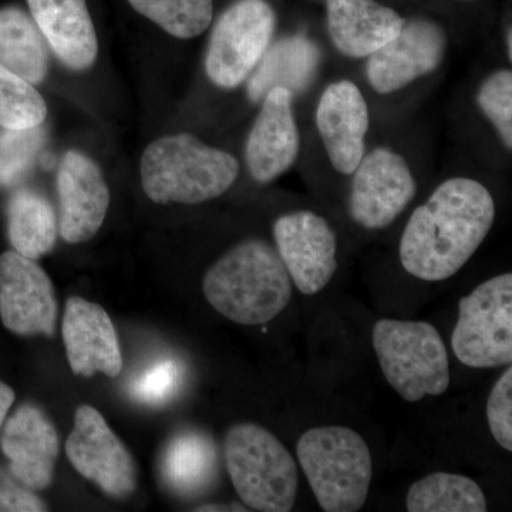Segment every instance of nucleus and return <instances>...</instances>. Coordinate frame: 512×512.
Instances as JSON below:
<instances>
[{"mask_svg": "<svg viewBox=\"0 0 512 512\" xmlns=\"http://www.w3.org/2000/svg\"><path fill=\"white\" fill-rule=\"evenodd\" d=\"M328 32L342 55L363 59L399 35L406 20L376 0H328Z\"/></svg>", "mask_w": 512, "mask_h": 512, "instance_id": "nucleus-20", "label": "nucleus"}, {"mask_svg": "<svg viewBox=\"0 0 512 512\" xmlns=\"http://www.w3.org/2000/svg\"><path fill=\"white\" fill-rule=\"evenodd\" d=\"M262 101L248 136L245 158L252 178L266 184L295 164L301 150V136L293 116L291 90L274 87Z\"/></svg>", "mask_w": 512, "mask_h": 512, "instance_id": "nucleus-16", "label": "nucleus"}, {"mask_svg": "<svg viewBox=\"0 0 512 512\" xmlns=\"http://www.w3.org/2000/svg\"><path fill=\"white\" fill-rule=\"evenodd\" d=\"M372 342L383 376L406 402L440 396L450 386L447 348L431 323L382 319Z\"/></svg>", "mask_w": 512, "mask_h": 512, "instance_id": "nucleus-6", "label": "nucleus"}, {"mask_svg": "<svg viewBox=\"0 0 512 512\" xmlns=\"http://www.w3.org/2000/svg\"><path fill=\"white\" fill-rule=\"evenodd\" d=\"M446 50L447 36L439 23L406 20L399 35L367 57V80L377 93L397 92L433 73L443 62Z\"/></svg>", "mask_w": 512, "mask_h": 512, "instance_id": "nucleus-13", "label": "nucleus"}, {"mask_svg": "<svg viewBox=\"0 0 512 512\" xmlns=\"http://www.w3.org/2000/svg\"><path fill=\"white\" fill-rule=\"evenodd\" d=\"M370 116L359 87L349 80L332 83L320 97L316 126L333 168L340 174L355 173L365 156Z\"/></svg>", "mask_w": 512, "mask_h": 512, "instance_id": "nucleus-18", "label": "nucleus"}, {"mask_svg": "<svg viewBox=\"0 0 512 512\" xmlns=\"http://www.w3.org/2000/svg\"><path fill=\"white\" fill-rule=\"evenodd\" d=\"M70 464L113 498H127L137 488V466L123 441L113 433L99 410L82 404L66 441Z\"/></svg>", "mask_w": 512, "mask_h": 512, "instance_id": "nucleus-9", "label": "nucleus"}, {"mask_svg": "<svg viewBox=\"0 0 512 512\" xmlns=\"http://www.w3.org/2000/svg\"><path fill=\"white\" fill-rule=\"evenodd\" d=\"M47 104L28 80L0 64V128L29 130L42 126Z\"/></svg>", "mask_w": 512, "mask_h": 512, "instance_id": "nucleus-27", "label": "nucleus"}, {"mask_svg": "<svg viewBox=\"0 0 512 512\" xmlns=\"http://www.w3.org/2000/svg\"><path fill=\"white\" fill-rule=\"evenodd\" d=\"M202 291L224 318L239 325H265L291 302L292 281L272 245L248 239L208 269Z\"/></svg>", "mask_w": 512, "mask_h": 512, "instance_id": "nucleus-2", "label": "nucleus"}, {"mask_svg": "<svg viewBox=\"0 0 512 512\" xmlns=\"http://www.w3.org/2000/svg\"><path fill=\"white\" fill-rule=\"evenodd\" d=\"M59 232L67 244L90 241L100 231L110 191L99 165L79 151H67L57 171Z\"/></svg>", "mask_w": 512, "mask_h": 512, "instance_id": "nucleus-14", "label": "nucleus"}, {"mask_svg": "<svg viewBox=\"0 0 512 512\" xmlns=\"http://www.w3.org/2000/svg\"><path fill=\"white\" fill-rule=\"evenodd\" d=\"M224 453L235 491L249 510H292L299 488L298 467L271 431L254 423L235 424L225 436Z\"/></svg>", "mask_w": 512, "mask_h": 512, "instance_id": "nucleus-5", "label": "nucleus"}, {"mask_svg": "<svg viewBox=\"0 0 512 512\" xmlns=\"http://www.w3.org/2000/svg\"><path fill=\"white\" fill-rule=\"evenodd\" d=\"M296 454L323 511L355 512L365 505L372 483V454L355 430L315 427L302 434Z\"/></svg>", "mask_w": 512, "mask_h": 512, "instance_id": "nucleus-4", "label": "nucleus"}, {"mask_svg": "<svg viewBox=\"0 0 512 512\" xmlns=\"http://www.w3.org/2000/svg\"><path fill=\"white\" fill-rule=\"evenodd\" d=\"M478 106L497 128L504 146L512 147V73L498 70L481 83L477 94Z\"/></svg>", "mask_w": 512, "mask_h": 512, "instance_id": "nucleus-29", "label": "nucleus"}, {"mask_svg": "<svg viewBox=\"0 0 512 512\" xmlns=\"http://www.w3.org/2000/svg\"><path fill=\"white\" fill-rule=\"evenodd\" d=\"M487 421L494 440L504 450L512 451V369L501 375L487 402Z\"/></svg>", "mask_w": 512, "mask_h": 512, "instance_id": "nucleus-31", "label": "nucleus"}, {"mask_svg": "<svg viewBox=\"0 0 512 512\" xmlns=\"http://www.w3.org/2000/svg\"><path fill=\"white\" fill-rule=\"evenodd\" d=\"M141 184L157 204H201L227 192L239 173L237 158L181 133L153 141L141 157Z\"/></svg>", "mask_w": 512, "mask_h": 512, "instance_id": "nucleus-3", "label": "nucleus"}, {"mask_svg": "<svg viewBox=\"0 0 512 512\" xmlns=\"http://www.w3.org/2000/svg\"><path fill=\"white\" fill-rule=\"evenodd\" d=\"M276 15L265 0H238L212 29L205 72L222 89L241 86L271 46Z\"/></svg>", "mask_w": 512, "mask_h": 512, "instance_id": "nucleus-8", "label": "nucleus"}, {"mask_svg": "<svg viewBox=\"0 0 512 512\" xmlns=\"http://www.w3.org/2000/svg\"><path fill=\"white\" fill-rule=\"evenodd\" d=\"M16 394L13 392L12 387L8 384L0 382V431H2L3 424H5L6 416H8L10 407L15 403Z\"/></svg>", "mask_w": 512, "mask_h": 512, "instance_id": "nucleus-33", "label": "nucleus"}, {"mask_svg": "<svg viewBox=\"0 0 512 512\" xmlns=\"http://www.w3.org/2000/svg\"><path fill=\"white\" fill-rule=\"evenodd\" d=\"M451 348L463 365L474 369L512 362V275L494 276L458 302Z\"/></svg>", "mask_w": 512, "mask_h": 512, "instance_id": "nucleus-7", "label": "nucleus"}, {"mask_svg": "<svg viewBox=\"0 0 512 512\" xmlns=\"http://www.w3.org/2000/svg\"><path fill=\"white\" fill-rule=\"evenodd\" d=\"M0 64L33 86L49 70L45 37L32 16L15 6L0 9Z\"/></svg>", "mask_w": 512, "mask_h": 512, "instance_id": "nucleus-23", "label": "nucleus"}, {"mask_svg": "<svg viewBox=\"0 0 512 512\" xmlns=\"http://www.w3.org/2000/svg\"><path fill=\"white\" fill-rule=\"evenodd\" d=\"M62 335L73 375L103 373L111 379L120 375L123 357L119 338L109 313L100 305L79 296L67 299Z\"/></svg>", "mask_w": 512, "mask_h": 512, "instance_id": "nucleus-15", "label": "nucleus"}, {"mask_svg": "<svg viewBox=\"0 0 512 512\" xmlns=\"http://www.w3.org/2000/svg\"><path fill=\"white\" fill-rule=\"evenodd\" d=\"M181 375L183 370L177 360H158L131 383L130 394L137 402L147 406H161L177 392Z\"/></svg>", "mask_w": 512, "mask_h": 512, "instance_id": "nucleus-30", "label": "nucleus"}, {"mask_svg": "<svg viewBox=\"0 0 512 512\" xmlns=\"http://www.w3.org/2000/svg\"><path fill=\"white\" fill-rule=\"evenodd\" d=\"M45 141L42 127L0 131V187L18 183L35 163Z\"/></svg>", "mask_w": 512, "mask_h": 512, "instance_id": "nucleus-28", "label": "nucleus"}, {"mask_svg": "<svg viewBox=\"0 0 512 512\" xmlns=\"http://www.w3.org/2000/svg\"><path fill=\"white\" fill-rule=\"evenodd\" d=\"M318 46L305 36H289L269 46L248 77L247 92L254 103L264 100L274 87L302 92L318 69Z\"/></svg>", "mask_w": 512, "mask_h": 512, "instance_id": "nucleus-21", "label": "nucleus"}, {"mask_svg": "<svg viewBox=\"0 0 512 512\" xmlns=\"http://www.w3.org/2000/svg\"><path fill=\"white\" fill-rule=\"evenodd\" d=\"M276 251L303 295H316L338 269V241L329 222L312 211L282 215L274 224Z\"/></svg>", "mask_w": 512, "mask_h": 512, "instance_id": "nucleus-11", "label": "nucleus"}, {"mask_svg": "<svg viewBox=\"0 0 512 512\" xmlns=\"http://www.w3.org/2000/svg\"><path fill=\"white\" fill-rule=\"evenodd\" d=\"M30 15L57 59L84 72L99 55L96 29L86 0H28Z\"/></svg>", "mask_w": 512, "mask_h": 512, "instance_id": "nucleus-19", "label": "nucleus"}, {"mask_svg": "<svg viewBox=\"0 0 512 512\" xmlns=\"http://www.w3.org/2000/svg\"><path fill=\"white\" fill-rule=\"evenodd\" d=\"M8 235L13 251L33 261L52 252L59 235L52 204L29 188L16 191L8 205Z\"/></svg>", "mask_w": 512, "mask_h": 512, "instance_id": "nucleus-24", "label": "nucleus"}, {"mask_svg": "<svg viewBox=\"0 0 512 512\" xmlns=\"http://www.w3.org/2000/svg\"><path fill=\"white\" fill-rule=\"evenodd\" d=\"M353 174L349 212L360 227H389L416 197L409 164L389 148H376L363 156Z\"/></svg>", "mask_w": 512, "mask_h": 512, "instance_id": "nucleus-10", "label": "nucleus"}, {"mask_svg": "<svg viewBox=\"0 0 512 512\" xmlns=\"http://www.w3.org/2000/svg\"><path fill=\"white\" fill-rule=\"evenodd\" d=\"M410 512H485L487 501L476 481L453 473H433L410 487Z\"/></svg>", "mask_w": 512, "mask_h": 512, "instance_id": "nucleus-25", "label": "nucleus"}, {"mask_svg": "<svg viewBox=\"0 0 512 512\" xmlns=\"http://www.w3.org/2000/svg\"><path fill=\"white\" fill-rule=\"evenodd\" d=\"M49 510L45 501L0 468V512H42Z\"/></svg>", "mask_w": 512, "mask_h": 512, "instance_id": "nucleus-32", "label": "nucleus"}, {"mask_svg": "<svg viewBox=\"0 0 512 512\" xmlns=\"http://www.w3.org/2000/svg\"><path fill=\"white\" fill-rule=\"evenodd\" d=\"M0 448L16 480L33 491L50 487L59 457V434L39 407L23 404L9 417L0 431Z\"/></svg>", "mask_w": 512, "mask_h": 512, "instance_id": "nucleus-17", "label": "nucleus"}, {"mask_svg": "<svg viewBox=\"0 0 512 512\" xmlns=\"http://www.w3.org/2000/svg\"><path fill=\"white\" fill-rule=\"evenodd\" d=\"M511 30L508 32V56H510L511 59Z\"/></svg>", "mask_w": 512, "mask_h": 512, "instance_id": "nucleus-35", "label": "nucleus"}, {"mask_svg": "<svg viewBox=\"0 0 512 512\" xmlns=\"http://www.w3.org/2000/svg\"><path fill=\"white\" fill-rule=\"evenodd\" d=\"M136 12L177 39L200 36L211 25L212 0H128Z\"/></svg>", "mask_w": 512, "mask_h": 512, "instance_id": "nucleus-26", "label": "nucleus"}, {"mask_svg": "<svg viewBox=\"0 0 512 512\" xmlns=\"http://www.w3.org/2000/svg\"><path fill=\"white\" fill-rule=\"evenodd\" d=\"M160 471L164 484L173 493H200L217 473V448L201 431H180L165 446Z\"/></svg>", "mask_w": 512, "mask_h": 512, "instance_id": "nucleus-22", "label": "nucleus"}, {"mask_svg": "<svg viewBox=\"0 0 512 512\" xmlns=\"http://www.w3.org/2000/svg\"><path fill=\"white\" fill-rule=\"evenodd\" d=\"M57 299L52 279L16 251L0 255V319L19 336L53 338L57 326Z\"/></svg>", "mask_w": 512, "mask_h": 512, "instance_id": "nucleus-12", "label": "nucleus"}, {"mask_svg": "<svg viewBox=\"0 0 512 512\" xmlns=\"http://www.w3.org/2000/svg\"><path fill=\"white\" fill-rule=\"evenodd\" d=\"M494 220L485 185L466 177L444 181L407 221L400 239L404 271L421 281L451 278L476 254Z\"/></svg>", "mask_w": 512, "mask_h": 512, "instance_id": "nucleus-1", "label": "nucleus"}, {"mask_svg": "<svg viewBox=\"0 0 512 512\" xmlns=\"http://www.w3.org/2000/svg\"><path fill=\"white\" fill-rule=\"evenodd\" d=\"M197 511H248L247 508L242 507V505H224V504H208L202 505V507L197 508Z\"/></svg>", "mask_w": 512, "mask_h": 512, "instance_id": "nucleus-34", "label": "nucleus"}]
</instances>
